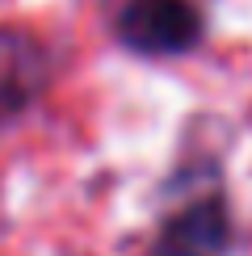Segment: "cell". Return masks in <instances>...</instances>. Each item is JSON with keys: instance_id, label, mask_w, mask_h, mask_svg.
I'll use <instances>...</instances> for the list:
<instances>
[{"instance_id": "7a4b0ae2", "label": "cell", "mask_w": 252, "mask_h": 256, "mask_svg": "<svg viewBox=\"0 0 252 256\" xmlns=\"http://www.w3.org/2000/svg\"><path fill=\"white\" fill-rule=\"evenodd\" d=\"M227 240H231L227 206L218 198H202L164 222L160 240H156V256H223Z\"/></svg>"}, {"instance_id": "3957f363", "label": "cell", "mask_w": 252, "mask_h": 256, "mask_svg": "<svg viewBox=\"0 0 252 256\" xmlns=\"http://www.w3.org/2000/svg\"><path fill=\"white\" fill-rule=\"evenodd\" d=\"M46 80V55L30 34L0 30V122L21 114Z\"/></svg>"}, {"instance_id": "6da1fadb", "label": "cell", "mask_w": 252, "mask_h": 256, "mask_svg": "<svg viewBox=\"0 0 252 256\" xmlns=\"http://www.w3.org/2000/svg\"><path fill=\"white\" fill-rule=\"evenodd\" d=\"M118 38L139 55H185L202 38V17L189 0H126Z\"/></svg>"}]
</instances>
